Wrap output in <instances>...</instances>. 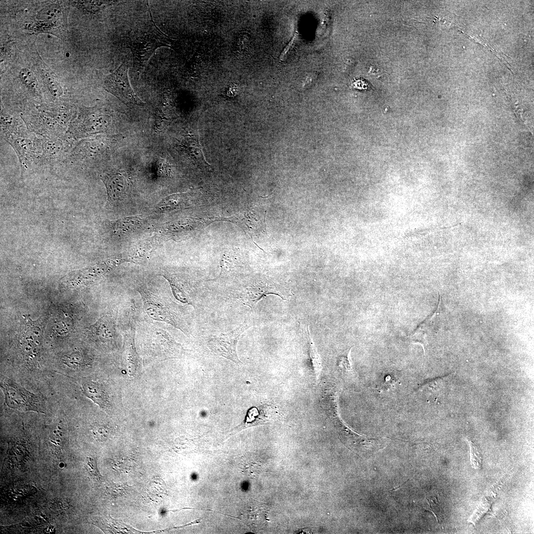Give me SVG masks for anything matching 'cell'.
I'll return each instance as SVG.
<instances>
[{
	"label": "cell",
	"mask_w": 534,
	"mask_h": 534,
	"mask_svg": "<svg viewBox=\"0 0 534 534\" xmlns=\"http://www.w3.org/2000/svg\"><path fill=\"white\" fill-rule=\"evenodd\" d=\"M171 41L155 25L150 12L147 18L129 32L126 43L133 53L134 69L137 78L155 50L170 46Z\"/></svg>",
	"instance_id": "1"
},
{
	"label": "cell",
	"mask_w": 534,
	"mask_h": 534,
	"mask_svg": "<svg viewBox=\"0 0 534 534\" xmlns=\"http://www.w3.org/2000/svg\"><path fill=\"white\" fill-rule=\"evenodd\" d=\"M147 314L152 319L166 322L183 333L187 328L183 318L172 303L165 297L145 287L136 288Z\"/></svg>",
	"instance_id": "2"
},
{
	"label": "cell",
	"mask_w": 534,
	"mask_h": 534,
	"mask_svg": "<svg viewBox=\"0 0 534 534\" xmlns=\"http://www.w3.org/2000/svg\"><path fill=\"white\" fill-rule=\"evenodd\" d=\"M111 124L110 117L96 108L80 110L66 133L78 141L95 134L105 132Z\"/></svg>",
	"instance_id": "3"
},
{
	"label": "cell",
	"mask_w": 534,
	"mask_h": 534,
	"mask_svg": "<svg viewBox=\"0 0 534 534\" xmlns=\"http://www.w3.org/2000/svg\"><path fill=\"white\" fill-rule=\"evenodd\" d=\"M0 387L5 403L9 407L24 411L45 412L43 401L40 396L27 391L12 380L2 378Z\"/></svg>",
	"instance_id": "4"
},
{
	"label": "cell",
	"mask_w": 534,
	"mask_h": 534,
	"mask_svg": "<svg viewBox=\"0 0 534 534\" xmlns=\"http://www.w3.org/2000/svg\"><path fill=\"white\" fill-rule=\"evenodd\" d=\"M128 68L125 63L105 78L103 87L128 106H142L141 100L132 89L128 76Z\"/></svg>",
	"instance_id": "5"
},
{
	"label": "cell",
	"mask_w": 534,
	"mask_h": 534,
	"mask_svg": "<svg viewBox=\"0 0 534 534\" xmlns=\"http://www.w3.org/2000/svg\"><path fill=\"white\" fill-rule=\"evenodd\" d=\"M250 326L244 323L235 329L210 336L206 345L217 355L224 357L237 364L241 362L236 352V346L242 334Z\"/></svg>",
	"instance_id": "6"
},
{
	"label": "cell",
	"mask_w": 534,
	"mask_h": 534,
	"mask_svg": "<svg viewBox=\"0 0 534 534\" xmlns=\"http://www.w3.org/2000/svg\"><path fill=\"white\" fill-rule=\"evenodd\" d=\"M12 147L23 172L33 162H39L42 154L41 138L11 136L5 139Z\"/></svg>",
	"instance_id": "7"
},
{
	"label": "cell",
	"mask_w": 534,
	"mask_h": 534,
	"mask_svg": "<svg viewBox=\"0 0 534 534\" xmlns=\"http://www.w3.org/2000/svg\"><path fill=\"white\" fill-rule=\"evenodd\" d=\"M65 18L63 9L59 5L49 4L37 13L32 27L35 31L53 33V31L56 32L57 29L65 26Z\"/></svg>",
	"instance_id": "8"
},
{
	"label": "cell",
	"mask_w": 534,
	"mask_h": 534,
	"mask_svg": "<svg viewBox=\"0 0 534 534\" xmlns=\"http://www.w3.org/2000/svg\"><path fill=\"white\" fill-rule=\"evenodd\" d=\"M42 330L38 321L28 318L20 335V345L25 356L29 360H35L42 341Z\"/></svg>",
	"instance_id": "9"
},
{
	"label": "cell",
	"mask_w": 534,
	"mask_h": 534,
	"mask_svg": "<svg viewBox=\"0 0 534 534\" xmlns=\"http://www.w3.org/2000/svg\"><path fill=\"white\" fill-rule=\"evenodd\" d=\"M218 220L233 223L240 227L245 233L252 236L262 230L264 217L257 208L252 207Z\"/></svg>",
	"instance_id": "10"
},
{
	"label": "cell",
	"mask_w": 534,
	"mask_h": 534,
	"mask_svg": "<svg viewBox=\"0 0 534 534\" xmlns=\"http://www.w3.org/2000/svg\"><path fill=\"white\" fill-rule=\"evenodd\" d=\"M269 295H277L285 300L276 287L266 281H258L249 283L241 291L240 298L245 304L252 308L262 299Z\"/></svg>",
	"instance_id": "11"
},
{
	"label": "cell",
	"mask_w": 534,
	"mask_h": 534,
	"mask_svg": "<svg viewBox=\"0 0 534 534\" xmlns=\"http://www.w3.org/2000/svg\"><path fill=\"white\" fill-rule=\"evenodd\" d=\"M245 258L238 249L224 251L220 262L221 278L234 277L245 272Z\"/></svg>",
	"instance_id": "12"
},
{
	"label": "cell",
	"mask_w": 534,
	"mask_h": 534,
	"mask_svg": "<svg viewBox=\"0 0 534 534\" xmlns=\"http://www.w3.org/2000/svg\"><path fill=\"white\" fill-rule=\"evenodd\" d=\"M108 197L110 200L117 201L125 197L128 189V181L120 173L109 172L101 175Z\"/></svg>",
	"instance_id": "13"
},
{
	"label": "cell",
	"mask_w": 534,
	"mask_h": 534,
	"mask_svg": "<svg viewBox=\"0 0 534 534\" xmlns=\"http://www.w3.org/2000/svg\"><path fill=\"white\" fill-rule=\"evenodd\" d=\"M0 128L4 139L11 136L28 137L22 121L7 113L3 108L0 112Z\"/></svg>",
	"instance_id": "14"
},
{
	"label": "cell",
	"mask_w": 534,
	"mask_h": 534,
	"mask_svg": "<svg viewBox=\"0 0 534 534\" xmlns=\"http://www.w3.org/2000/svg\"><path fill=\"white\" fill-rule=\"evenodd\" d=\"M123 357L129 373L133 375L138 366L139 359L134 344V331L132 328L124 334Z\"/></svg>",
	"instance_id": "15"
},
{
	"label": "cell",
	"mask_w": 534,
	"mask_h": 534,
	"mask_svg": "<svg viewBox=\"0 0 534 534\" xmlns=\"http://www.w3.org/2000/svg\"><path fill=\"white\" fill-rule=\"evenodd\" d=\"M89 330L94 337L104 343L112 341L115 336V322L110 316L101 317L90 326Z\"/></svg>",
	"instance_id": "16"
},
{
	"label": "cell",
	"mask_w": 534,
	"mask_h": 534,
	"mask_svg": "<svg viewBox=\"0 0 534 534\" xmlns=\"http://www.w3.org/2000/svg\"><path fill=\"white\" fill-rule=\"evenodd\" d=\"M162 275L169 283L173 293L178 300L184 304H192L187 286L183 279L168 272L164 273Z\"/></svg>",
	"instance_id": "17"
},
{
	"label": "cell",
	"mask_w": 534,
	"mask_h": 534,
	"mask_svg": "<svg viewBox=\"0 0 534 534\" xmlns=\"http://www.w3.org/2000/svg\"><path fill=\"white\" fill-rule=\"evenodd\" d=\"M85 395L102 408L109 406L108 396L102 386L95 382L88 381L83 384Z\"/></svg>",
	"instance_id": "18"
},
{
	"label": "cell",
	"mask_w": 534,
	"mask_h": 534,
	"mask_svg": "<svg viewBox=\"0 0 534 534\" xmlns=\"http://www.w3.org/2000/svg\"><path fill=\"white\" fill-rule=\"evenodd\" d=\"M182 145L193 161L205 167L210 166L204 158L201 145L196 137L190 135L185 136L182 141Z\"/></svg>",
	"instance_id": "19"
},
{
	"label": "cell",
	"mask_w": 534,
	"mask_h": 534,
	"mask_svg": "<svg viewBox=\"0 0 534 534\" xmlns=\"http://www.w3.org/2000/svg\"><path fill=\"white\" fill-rule=\"evenodd\" d=\"M143 224V220L138 217H128L114 222V230L118 232H129L139 228Z\"/></svg>",
	"instance_id": "20"
},
{
	"label": "cell",
	"mask_w": 534,
	"mask_h": 534,
	"mask_svg": "<svg viewBox=\"0 0 534 534\" xmlns=\"http://www.w3.org/2000/svg\"><path fill=\"white\" fill-rule=\"evenodd\" d=\"M307 334L309 343V351L310 358L312 364V367L316 379L318 378L322 369V364L320 358L317 353L316 348L310 332L309 327L307 326Z\"/></svg>",
	"instance_id": "21"
},
{
	"label": "cell",
	"mask_w": 534,
	"mask_h": 534,
	"mask_svg": "<svg viewBox=\"0 0 534 534\" xmlns=\"http://www.w3.org/2000/svg\"><path fill=\"white\" fill-rule=\"evenodd\" d=\"M185 194H173L164 198L158 205L159 211H167L182 204L185 200ZM181 206V205H180Z\"/></svg>",
	"instance_id": "22"
},
{
	"label": "cell",
	"mask_w": 534,
	"mask_h": 534,
	"mask_svg": "<svg viewBox=\"0 0 534 534\" xmlns=\"http://www.w3.org/2000/svg\"><path fill=\"white\" fill-rule=\"evenodd\" d=\"M85 467L94 483H100L102 481L103 477L99 472L96 460L94 457H87Z\"/></svg>",
	"instance_id": "23"
},
{
	"label": "cell",
	"mask_w": 534,
	"mask_h": 534,
	"mask_svg": "<svg viewBox=\"0 0 534 534\" xmlns=\"http://www.w3.org/2000/svg\"><path fill=\"white\" fill-rule=\"evenodd\" d=\"M147 491L149 494L156 499L157 498H162L163 495H165L167 492L165 483L160 478H155L152 480L148 486Z\"/></svg>",
	"instance_id": "24"
},
{
	"label": "cell",
	"mask_w": 534,
	"mask_h": 534,
	"mask_svg": "<svg viewBox=\"0 0 534 534\" xmlns=\"http://www.w3.org/2000/svg\"><path fill=\"white\" fill-rule=\"evenodd\" d=\"M351 349L346 355L340 356L338 359V366L341 371L346 375H352L354 373L351 360Z\"/></svg>",
	"instance_id": "25"
},
{
	"label": "cell",
	"mask_w": 534,
	"mask_h": 534,
	"mask_svg": "<svg viewBox=\"0 0 534 534\" xmlns=\"http://www.w3.org/2000/svg\"><path fill=\"white\" fill-rule=\"evenodd\" d=\"M92 431L94 438L99 442H104L107 440L110 434L109 428L99 424H94L92 426Z\"/></svg>",
	"instance_id": "26"
},
{
	"label": "cell",
	"mask_w": 534,
	"mask_h": 534,
	"mask_svg": "<svg viewBox=\"0 0 534 534\" xmlns=\"http://www.w3.org/2000/svg\"><path fill=\"white\" fill-rule=\"evenodd\" d=\"M45 76L46 85L51 94L55 97L60 96L62 94L63 90L60 84L50 75L49 76L45 74Z\"/></svg>",
	"instance_id": "27"
},
{
	"label": "cell",
	"mask_w": 534,
	"mask_h": 534,
	"mask_svg": "<svg viewBox=\"0 0 534 534\" xmlns=\"http://www.w3.org/2000/svg\"><path fill=\"white\" fill-rule=\"evenodd\" d=\"M20 78L23 83L31 89L35 88L36 78L34 74L28 69H22L19 73Z\"/></svg>",
	"instance_id": "28"
},
{
	"label": "cell",
	"mask_w": 534,
	"mask_h": 534,
	"mask_svg": "<svg viewBox=\"0 0 534 534\" xmlns=\"http://www.w3.org/2000/svg\"><path fill=\"white\" fill-rule=\"evenodd\" d=\"M130 487L125 484L112 483L107 488L109 494L112 497H117L124 494L129 490Z\"/></svg>",
	"instance_id": "29"
},
{
	"label": "cell",
	"mask_w": 534,
	"mask_h": 534,
	"mask_svg": "<svg viewBox=\"0 0 534 534\" xmlns=\"http://www.w3.org/2000/svg\"><path fill=\"white\" fill-rule=\"evenodd\" d=\"M470 450L471 463L472 467L475 469L479 468L481 465V456L476 445L472 442L468 441Z\"/></svg>",
	"instance_id": "30"
},
{
	"label": "cell",
	"mask_w": 534,
	"mask_h": 534,
	"mask_svg": "<svg viewBox=\"0 0 534 534\" xmlns=\"http://www.w3.org/2000/svg\"><path fill=\"white\" fill-rule=\"evenodd\" d=\"M64 362L69 367H78L82 364V358L81 356L76 353L66 356Z\"/></svg>",
	"instance_id": "31"
},
{
	"label": "cell",
	"mask_w": 534,
	"mask_h": 534,
	"mask_svg": "<svg viewBox=\"0 0 534 534\" xmlns=\"http://www.w3.org/2000/svg\"><path fill=\"white\" fill-rule=\"evenodd\" d=\"M429 504L431 511L434 513L437 517V519L439 520V519H441L443 513L441 507L437 502V500H429Z\"/></svg>",
	"instance_id": "32"
},
{
	"label": "cell",
	"mask_w": 534,
	"mask_h": 534,
	"mask_svg": "<svg viewBox=\"0 0 534 534\" xmlns=\"http://www.w3.org/2000/svg\"><path fill=\"white\" fill-rule=\"evenodd\" d=\"M488 504L485 501L484 503L480 505V507L478 508L476 511V514L474 515L473 521L476 522V520L480 519V516H482L485 512L487 511L488 509Z\"/></svg>",
	"instance_id": "33"
},
{
	"label": "cell",
	"mask_w": 534,
	"mask_h": 534,
	"mask_svg": "<svg viewBox=\"0 0 534 534\" xmlns=\"http://www.w3.org/2000/svg\"><path fill=\"white\" fill-rule=\"evenodd\" d=\"M297 33H296L294 34V36L292 37V39L290 41V42H289L288 44L284 48L283 50L282 51V52H281V54H280V55L279 56L280 60H284V59L285 58L288 51L292 47L293 44L294 43V41L297 38Z\"/></svg>",
	"instance_id": "34"
}]
</instances>
